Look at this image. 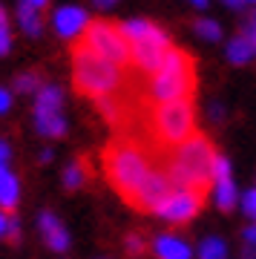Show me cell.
<instances>
[{
	"label": "cell",
	"mask_w": 256,
	"mask_h": 259,
	"mask_svg": "<svg viewBox=\"0 0 256 259\" xmlns=\"http://www.w3.org/2000/svg\"><path fill=\"white\" fill-rule=\"evenodd\" d=\"M213 158L216 150L210 139L193 133L173 147V156L167 161V176L173 187H190L201 193L207 185H213Z\"/></svg>",
	"instance_id": "1"
},
{
	"label": "cell",
	"mask_w": 256,
	"mask_h": 259,
	"mask_svg": "<svg viewBox=\"0 0 256 259\" xmlns=\"http://www.w3.org/2000/svg\"><path fill=\"white\" fill-rule=\"evenodd\" d=\"M124 66L112 64L110 58L98 55L95 49H90L87 44L72 47V83L78 95L83 98H107V95L118 93L121 81H124Z\"/></svg>",
	"instance_id": "2"
},
{
	"label": "cell",
	"mask_w": 256,
	"mask_h": 259,
	"mask_svg": "<svg viewBox=\"0 0 256 259\" xmlns=\"http://www.w3.org/2000/svg\"><path fill=\"white\" fill-rule=\"evenodd\" d=\"M193 87H196V66L193 58L184 49H170L164 55V61L150 72L147 81V95L150 101H182L190 98Z\"/></svg>",
	"instance_id": "3"
},
{
	"label": "cell",
	"mask_w": 256,
	"mask_h": 259,
	"mask_svg": "<svg viewBox=\"0 0 256 259\" xmlns=\"http://www.w3.org/2000/svg\"><path fill=\"white\" fill-rule=\"evenodd\" d=\"M104 164H107V176H110L112 187L118 190L127 202H133L138 193V187L144 185V179L153 173L150 158L141 147L130 144V141H118L104 153Z\"/></svg>",
	"instance_id": "4"
},
{
	"label": "cell",
	"mask_w": 256,
	"mask_h": 259,
	"mask_svg": "<svg viewBox=\"0 0 256 259\" xmlns=\"http://www.w3.org/2000/svg\"><path fill=\"white\" fill-rule=\"evenodd\" d=\"M124 37L130 40V64L136 66L138 72L150 75L156 69L164 55L170 52V35H167L161 26L150 23L144 18H130L124 23H118Z\"/></svg>",
	"instance_id": "5"
},
{
	"label": "cell",
	"mask_w": 256,
	"mask_h": 259,
	"mask_svg": "<svg viewBox=\"0 0 256 259\" xmlns=\"http://www.w3.org/2000/svg\"><path fill=\"white\" fill-rule=\"evenodd\" d=\"M150 130H153V139L167 147H176L179 141L193 136L196 133V110H193L190 98L156 104V110L150 112Z\"/></svg>",
	"instance_id": "6"
},
{
	"label": "cell",
	"mask_w": 256,
	"mask_h": 259,
	"mask_svg": "<svg viewBox=\"0 0 256 259\" xmlns=\"http://www.w3.org/2000/svg\"><path fill=\"white\" fill-rule=\"evenodd\" d=\"M83 44L90 49H95L98 55L110 58L112 64L127 66L130 64V40L124 37L118 23L110 20H92L87 32H83Z\"/></svg>",
	"instance_id": "7"
},
{
	"label": "cell",
	"mask_w": 256,
	"mask_h": 259,
	"mask_svg": "<svg viewBox=\"0 0 256 259\" xmlns=\"http://www.w3.org/2000/svg\"><path fill=\"white\" fill-rule=\"evenodd\" d=\"M199 210H201V193L199 190L173 187V190L158 202V207L153 213H156L158 219L170 222V225H184V222H190Z\"/></svg>",
	"instance_id": "8"
},
{
	"label": "cell",
	"mask_w": 256,
	"mask_h": 259,
	"mask_svg": "<svg viewBox=\"0 0 256 259\" xmlns=\"http://www.w3.org/2000/svg\"><path fill=\"white\" fill-rule=\"evenodd\" d=\"M92 23L90 12L83 6H75V3H66V6H58L52 12V29H55L58 37L64 40H75V37H83L87 26Z\"/></svg>",
	"instance_id": "9"
},
{
	"label": "cell",
	"mask_w": 256,
	"mask_h": 259,
	"mask_svg": "<svg viewBox=\"0 0 256 259\" xmlns=\"http://www.w3.org/2000/svg\"><path fill=\"white\" fill-rule=\"evenodd\" d=\"M170 190H173V182H170V176H167V173H158V170H153V173L144 179V185L138 187L136 199H133L130 204H136L138 210H156L158 202H161V199H164Z\"/></svg>",
	"instance_id": "10"
},
{
	"label": "cell",
	"mask_w": 256,
	"mask_h": 259,
	"mask_svg": "<svg viewBox=\"0 0 256 259\" xmlns=\"http://www.w3.org/2000/svg\"><path fill=\"white\" fill-rule=\"evenodd\" d=\"M32 118H35L37 136H44V139H61V136H66L64 110H55V107H37L35 104Z\"/></svg>",
	"instance_id": "11"
},
{
	"label": "cell",
	"mask_w": 256,
	"mask_h": 259,
	"mask_svg": "<svg viewBox=\"0 0 256 259\" xmlns=\"http://www.w3.org/2000/svg\"><path fill=\"white\" fill-rule=\"evenodd\" d=\"M37 231L44 233V242L55 250V253H64V250L69 248V233H66V228L61 225V219H58L52 210H44L37 216Z\"/></svg>",
	"instance_id": "12"
},
{
	"label": "cell",
	"mask_w": 256,
	"mask_h": 259,
	"mask_svg": "<svg viewBox=\"0 0 256 259\" xmlns=\"http://www.w3.org/2000/svg\"><path fill=\"white\" fill-rule=\"evenodd\" d=\"M153 250L158 259H193V248L176 233H158L153 239Z\"/></svg>",
	"instance_id": "13"
},
{
	"label": "cell",
	"mask_w": 256,
	"mask_h": 259,
	"mask_svg": "<svg viewBox=\"0 0 256 259\" xmlns=\"http://www.w3.org/2000/svg\"><path fill=\"white\" fill-rule=\"evenodd\" d=\"M213 199H216V207L219 210H233L239 204V187L233 182V176H222L213 179Z\"/></svg>",
	"instance_id": "14"
},
{
	"label": "cell",
	"mask_w": 256,
	"mask_h": 259,
	"mask_svg": "<svg viewBox=\"0 0 256 259\" xmlns=\"http://www.w3.org/2000/svg\"><path fill=\"white\" fill-rule=\"evenodd\" d=\"M20 199V182L9 167H0V207L3 210H15Z\"/></svg>",
	"instance_id": "15"
},
{
	"label": "cell",
	"mask_w": 256,
	"mask_h": 259,
	"mask_svg": "<svg viewBox=\"0 0 256 259\" xmlns=\"http://www.w3.org/2000/svg\"><path fill=\"white\" fill-rule=\"evenodd\" d=\"M15 20H18L20 32H23V35H29V37H37L40 32H44V18H40V9L29 6V3H18Z\"/></svg>",
	"instance_id": "16"
},
{
	"label": "cell",
	"mask_w": 256,
	"mask_h": 259,
	"mask_svg": "<svg viewBox=\"0 0 256 259\" xmlns=\"http://www.w3.org/2000/svg\"><path fill=\"white\" fill-rule=\"evenodd\" d=\"M225 52H228V61L233 66H245V64H250V61L256 58V49H253V44L245 37V32H239L236 37H230Z\"/></svg>",
	"instance_id": "17"
},
{
	"label": "cell",
	"mask_w": 256,
	"mask_h": 259,
	"mask_svg": "<svg viewBox=\"0 0 256 259\" xmlns=\"http://www.w3.org/2000/svg\"><path fill=\"white\" fill-rule=\"evenodd\" d=\"M199 259H228V242L219 236H204L199 242Z\"/></svg>",
	"instance_id": "18"
},
{
	"label": "cell",
	"mask_w": 256,
	"mask_h": 259,
	"mask_svg": "<svg viewBox=\"0 0 256 259\" xmlns=\"http://www.w3.org/2000/svg\"><path fill=\"white\" fill-rule=\"evenodd\" d=\"M193 32H196L199 40H207V44L222 40V23L219 20H213V18H199L196 23H193Z\"/></svg>",
	"instance_id": "19"
},
{
	"label": "cell",
	"mask_w": 256,
	"mask_h": 259,
	"mask_svg": "<svg viewBox=\"0 0 256 259\" xmlns=\"http://www.w3.org/2000/svg\"><path fill=\"white\" fill-rule=\"evenodd\" d=\"M40 90V75L37 72H20L15 78V93L18 95H35Z\"/></svg>",
	"instance_id": "20"
},
{
	"label": "cell",
	"mask_w": 256,
	"mask_h": 259,
	"mask_svg": "<svg viewBox=\"0 0 256 259\" xmlns=\"http://www.w3.org/2000/svg\"><path fill=\"white\" fill-rule=\"evenodd\" d=\"M83 179H87V170H83L81 161H72V164L64 167V187L66 190H78L83 185Z\"/></svg>",
	"instance_id": "21"
},
{
	"label": "cell",
	"mask_w": 256,
	"mask_h": 259,
	"mask_svg": "<svg viewBox=\"0 0 256 259\" xmlns=\"http://www.w3.org/2000/svg\"><path fill=\"white\" fill-rule=\"evenodd\" d=\"M98 112L104 115V118L110 121V124H118L121 121V104L115 101V95H107V98H98Z\"/></svg>",
	"instance_id": "22"
},
{
	"label": "cell",
	"mask_w": 256,
	"mask_h": 259,
	"mask_svg": "<svg viewBox=\"0 0 256 259\" xmlns=\"http://www.w3.org/2000/svg\"><path fill=\"white\" fill-rule=\"evenodd\" d=\"M12 49V26H9V12H6V6L0 3V58L9 55Z\"/></svg>",
	"instance_id": "23"
},
{
	"label": "cell",
	"mask_w": 256,
	"mask_h": 259,
	"mask_svg": "<svg viewBox=\"0 0 256 259\" xmlns=\"http://www.w3.org/2000/svg\"><path fill=\"white\" fill-rule=\"evenodd\" d=\"M239 207H242V213H245L247 219L256 222V187L253 190H245V196H239Z\"/></svg>",
	"instance_id": "24"
},
{
	"label": "cell",
	"mask_w": 256,
	"mask_h": 259,
	"mask_svg": "<svg viewBox=\"0 0 256 259\" xmlns=\"http://www.w3.org/2000/svg\"><path fill=\"white\" fill-rule=\"evenodd\" d=\"M124 248H127L130 253H133V256H141V253L147 250V245H144V239H141L138 233H130L127 242H124Z\"/></svg>",
	"instance_id": "25"
},
{
	"label": "cell",
	"mask_w": 256,
	"mask_h": 259,
	"mask_svg": "<svg viewBox=\"0 0 256 259\" xmlns=\"http://www.w3.org/2000/svg\"><path fill=\"white\" fill-rule=\"evenodd\" d=\"M12 104H15V95H12V90L0 87V115H6V112L12 110Z\"/></svg>",
	"instance_id": "26"
},
{
	"label": "cell",
	"mask_w": 256,
	"mask_h": 259,
	"mask_svg": "<svg viewBox=\"0 0 256 259\" xmlns=\"http://www.w3.org/2000/svg\"><path fill=\"white\" fill-rule=\"evenodd\" d=\"M207 118H210L213 124H222V121H225V107H222L219 101H213L210 107H207Z\"/></svg>",
	"instance_id": "27"
},
{
	"label": "cell",
	"mask_w": 256,
	"mask_h": 259,
	"mask_svg": "<svg viewBox=\"0 0 256 259\" xmlns=\"http://www.w3.org/2000/svg\"><path fill=\"white\" fill-rule=\"evenodd\" d=\"M242 32H245V37L253 44V49H256V12L247 18V23H245V29H242Z\"/></svg>",
	"instance_id": "28"
},
{
	"label": "cell",
	"mask_w": 256,
	"mask_h": 259,
	"mask_svg": "<svg viewBox=\"0 0 256 259\" xmlns=\"http://www.w3.org/2000/svg\"><path fill=\"white\" fill-rule=\"evenodd\" d=\"M6 239H9V242H20V225H18V219H9V225H6Z\"/></svg>",
	"instance_id": "29"
},
{
	"label": "cell",
	"mask_w": 256,
	"mask_h": 259,
	"mask_svg": "<svg viewBox=\"0 0 256 259\" xmlns=\"http://www.w3.org/2000/svg\"><path fill=\"white\" fill-rule=\"evenodd\" d=\"M9 158H12V147L0 139V167H9Z\"/></svg>",
	"instance_id": "30"
},
{
	"label": "cell",
	"mask_w": 256,
	"mask_h": 259,
	"mask_svg": "<svg viewBox=\"0 0 256 259\" xmlns=\"http://www.w3.org/2000/svg\"><path fill=\"white\" fill-rule=\"evenodd\" d=\"M242 239H245V245H256V225L245 228V233H242Z\"/></svg>",
	"instance_id": "31"
},
{
	"label": "cell",
	"mask_w": 256,
	"mask_h": 259,
	"mask_svg": "<svg viewBox=\"0 0 256 259\" xmlns=\"http://www.w3.org/2000/svg\"><path fill=\"white\" fill-rule=\"evenodd\" d=\"M6 225H9V216H6V210L0 207V239L6 236Z\"/></svg>",
	"instance_id": "32"
},
{
	"label": "cell",
	"mask_w": 256,
	"mask_h": 259,
	"mask_svg": "<svg viewBox=\"0 0 256 259\" xmlns=\"http://www.w3.org/2000/svg\"><path fill=\"white\" fill-rule=\"evenodd\" d=\"M242 259H256V245H245V250H242Z\"/></svg>",
	"instance_id": "33"
},
{
	"label": "cell",
	"mask_w": 256,
	"mask_h": 259,
	"mask_svg": "<svg viewBox=\"0 0 256 259\" xmlns=\"http://www.w3.org/2000/svg\"><path fill=\"white\" fill-rule=\"evenodd\" d=\"M20 3H29V6H35V9H46V6H49V0H20Z\"/></svg>",
	"instance_id": "34"
},
{
	"label": "cell",
	"mask_w": 256,
	"mask_h": 259,
	"mask_svg": "<svg viewBox=\"0 0 256 259\" xmlns=\"http://www.w3.org/2000/svg\"><path fill=\"white\" fill-rule=\"evenodd\" d=\"M92 3H95L98 9H110V6H115V3H118V0H92Z\"/></svg>",
	"instance_id": "35"
},
{
	"label": "cell",
	"mask_w": 256,
	"mask_h": 259,
	"mask_svg": "<svg viewBox=\"0 0 256 259\" xmlns=\"http://www.w3.org/2000/svg\"><path fill=\"white\" fill-rule=\"evenodd\" d=\"M225 6H230V9H242L245 6V0H222Z\"/></svg>",
	"instance_id": "36"
},
{
	"label": "cell",
	"mask_w": 256,
	"mask_h": 259,
	"mask_svg": "<svg viewBox=\"0 0 256 259\" xmlns=\"http://www.w3.org/2000/svg\"><path fill=\"white\" fill-rule=\"evenodd\" d=\"M187 3H193L196 9H207V3H210V0H187Z\"/></svg>",
	"instance_id": "37"
},
{
	"label": "cell",
	"mask_w": 256,
	"mask_h": 259,
	"mask_svg": "<svg viewBox=\"0 0 256 259\" xmlns=\"http://www.w3.org/2000/svg\"><path fill=\"white\" fill-rule=\"evenodd\" d=\"M40 161H44V164H49V161H52V150H44V153H40Z\"/></svg>",
	"instance_id": "38"
},
{
	"label": "cell",
	"mask_w": 256,
	"mask_h": 259,
	"mask_svg": "<svg viewBox=\"0 0 256 259\" xmlns=\"http://www.w3.org/2000/svg\"><path fill=\"white\" fill-rule=\"evenodd\" d=\"M245 3H256V0H245Z\"/></svg>",
	"instance_id": "39"
}]
</instances>
